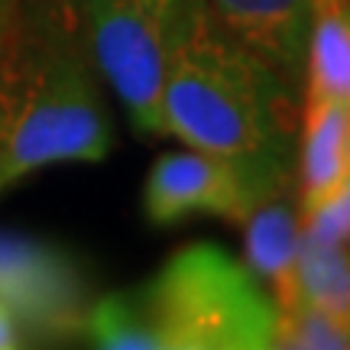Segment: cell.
<instances>
[{"label":"cell","mask_w":350,"mask_h":350,"mask_svg":"<svg viewBox=\"0 0 350 350\" xmlns=\"http://www.w3.org/2000/svg\"><path fill=\"white\" fill-rule=\"evenodd\" d=\"M288 305L350 314V247L344 240H325L301 230L292 269V295L282 308Z\"/></svg>","instance_id":"cell-10"},{"label":"cell","mask_w":350,"mask_h":350,"mask_svg":"<svg viewBox=\"0 0 350 350\" xmlns=\"http://www.w3.org/2000/svg\"><path fill=\"white\" fill-rule=\"evenodd\" d=\"M0 301L29 344L85 338L91 286L72 253L49 240L0 234Z\"/></svg>","instance_id":"cell-5"},{"label":"cell","mask_w":350,"mask_h":350,"mask_svg":"<svg viewBox=\"0 0 350 350\" xmlns=\"http://www.w3.org/2000/svg\"><path fill=\"white\" fill-rule=\"evenodd\" d=\"M16 3H20V0H0V46H3V39H7V29H10V23H13Z\"/></svg>","instance_id":"cell-15"},{"label":"cell","mask_w":350,"mask_h":350,"mask_svg":"<svg viewBox=\"0 0 350 350\" xmlns=\"http://www.w3.org/2000/svg\"><path fill=\"white\" fill-rule=\"evenodd\" d=\"M299 217L325 208L350 188V104L301 98Z\"/></svg>","instance_id":"cell-8"},{"label":"cell","mask_w":350,"mask_h":350,"mask_svg":"<svg viewBox=\"0 0 350 350\" xmlns=\"http://www.w3.org/2000/svg\"><path fill=\"white\" fill-rule=\"evenodd\" d=\"M347 247H350V240H347Z\"/></svg>","instance_id":"cell-17"},{"label":"cell","mask_w":350,"mask_h":350,"mask_svg":"<svg viewBox=\"0 0 350 350\" xmlns=\"http://www.w3.org/2000/svg\"><path fill=\"white\" fill-rule=\"evenodd\" d=\"M152 350H269L275 301L256 273L217 243H185L130 288Z\"/></svg>","instance_id":"cell-3"},{"label":"cell","mask_w":350,"mask_h":350,"mask_svg":"<svg viewBox=\"0 0 350 350\" xmlns=\"http://www.w3.org/2000/svg\"><path fill=\"white\" fill-rule=\"evenodd\" d=\"M211 16L301 91L314 29V0H204Z\"/></svg>","instance_id":"cell-7"},{"label":"cell","mask_w":350,"mask_h":350,"mask_svg":"<svg viewBox=\"0 0 350 350\" xmlns=\"http://www.w3.org/2000/svg\"><path fill=\"white\" fill-rule=\"evenodd\" d=\"M273 347L286 350H350V314H334L312 305L275 308Z\"/></svg>","instance_id":"cell-13"},{"label":"cell","mask_w":350,"mask_h":350,"mask_svg":"<svg viewBox=\"0 0 350 350\" xmlns=\"http://www.w3.org/2000/svg\"><path fill=\"white\" fill-rule=\"evenodd\" d=\"M243 247H247V266H250L262 286H269L275 308H282L292 295V269H295V250H299L301 217L299 208L288 201V191L262 201L243 221Z\"/></svg>","instance_id":"cell-9"},{"label":"cell","mask_w":350,"mask_h":350,"mask_svg":"<svg viewBox=\"0 0 350 350\" xmlns=\"http://www.w3.org/2000/svg\"><path fill=\"white\" fill-rule=\"evenodd\" d=\"M344 7H350V0H314V13H331Z\"/></svg>","instance_id":"cell-16"},{"label":"cell","mask_w":350,"mask_h":350,"mask_svg":"<svg viewBox=\"0 0 350 350\" xmlns=\"http://www.w3.org/2000/svg\"><path fill=\"white\" fill-rule=\"evenodd\" d=\"M260 204L262 195L234 159L191 146L185 152H163L143 185V214L152 227H175L195 214L240 224Z\"/></svg>","instance_id":"cell-6"},{"label":"cell","mask_w":350,"mask_h":350,"mask_svg":"<svg viewBox=\"0 0 350 350\" xmlns=\"http://www.w3.org/2000/svg\"><path fill=\"white\" fill-rule=\"evenodd\" d=\"M111 120L75 0H20L0 46V191L59 163H100Z\"/></svg>","instance_id":"cell-2"},{"label":"cell","mask_w":350,"mask_h":350,"mask_svg":"<svg viewBox=\"0 0 350 350\" xmlns=\"http://www.w3.org/2000/svg\"><path fill=\"white\" fill-rule=\"evenodd\" d=\"M16 347H29V340H26L16 314L0 301V350H16Z\"/></svg>","instance_id":"cell-14"},{"label":"cell","mask_w":350,"mask_h":350,"mask_svg":"<svg viewBox=\"0 0 350 350\" xmlns=\"http://www.w3.org/2000/svg\"><path fill=\"white\" fill-rule=\"evenodd\" d=\"M163 124L191 150L217 152L250 175L262 201L299 169L301 91L188 0L163 81Z\"/></svg>","instance_id":"cell-1"},{"label":"cell","mask_w":350,"mask_h":350,"mask_svg":"<svg viewBox=\"0 0 350 350\" xmlns=\"http://www.w3.org/2000/svg\"><path fill=\"white\" fill-rule=\"evenodd\" d=\"M188 0H75L91 65L139 133L163 137V81Z\"/></svg>","instance_id":"cell-4"},{"label":"cell","mask_w":350,"mask_h":350,"mask_svg":"<svg viewBox=\"0 0 350 350\" xmlns=\"http://www.w3.org/2000/svg\"><path fill=\"white\" fill-rule=\"evenodd\" d=\"M301 98H331L350 104V7L314 13Z\"/></svg>","instance_id":"cell-11"},{"label":"cell","mask_w":350,"mask_h":350,"mask_svg":"<svg viewBox=\"0 0 350 350\" xmlns=\"http://www.w3.org/2000/svg\"><path fill=\"white\" fill-rule=\"evenodd\" d=\"M85 338L91 347L104 350H152L150 327L130 292H107L91 301Z\"/></svg>","instance_id":"cell-12"}]
</instances>
